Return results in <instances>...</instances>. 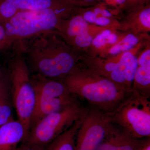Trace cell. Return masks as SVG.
Segmentation results:
<instances>
[{
	"label": "cell",
	"mask_w": 150,
	"mask_h": 150,
	"mask_svg": "<svg viewBox=\"0 0 150 150\" xmlns=\"http://www.w3.org/2000/svg\"><path fill=\"white\" fill-rule=\"evenodd\" d=\"M56 31H49L18 42L15 46L21 51L30 70L45 77L61 80L80 63L81 56Z\"/></svg>",
	"instance_id": "6da1fadb"
},
{
	"label": "cell",
	"mask_w": 150,
	"mask_h": 150,
	"mask_svg": "<svg viewBox=\"0 0 150 150\" xmlns=\"http://www.w3.org/2000/svg\"><path fill=\"white\" fill-rule=\"evenodd\" d=\"M81 101L106 113L112 112L131 94L129 91L92 71L81 63L62 79Z\"/></svg>",
	"instance_id": "7a4b0ae2"
},
{
	"label": "cell",
	"mask_w": 150,
	"mask_h": 150,
	"mask_svg": "<svg viewBox=\"0 0 150 150\" xmlns=\"http://www.w3.org/2000/svg\"><path fill=\"white\" fill-rule=\"evenodd\" d=\"M71 15L53 9L18 13L3 24L9 47L39 34L56 31L60 22Z\"/></svg>",
	"instance_id": "3957f363"
},
{
	"label": "cell",
	"mask_w": 150,
	"mask_h": 150,
	"mask_svg": "<svg viewBox=\"0 0 150 150\" xmlns=\"http://www.w3.org/2000/svg\"><path fill=\"white\" fill-rule=\"evenodd\" d=\"M15 50V54L11 59L7 71L11 96L18 120L23 125L28 135L35 108V91L30 71L24 56L18 48Z\"/></svg>",
	"instance_id": "277c9868"
},
{
	"label": "cell",
	"mask_w": 150,
	"mask_h": 150,
	"mask_svg": "<svg viewBox=\"0 0 150 150\" xmlns=\"http://www.w3.org/2000/svg\"><path fill=\"white\" fill-rule=\"evenodd\" d=\"M31 80L35 89V103L30 129L44 116L80 100L61 81L37 74L31 75Z\"/></svg>",
	"instance_id": "5b68a950"
},
{
	"label": "cell",
	"mask_w": 150,
	"mask_h": 150,
	"mask_svg": "<svg viewBox=\"0 0 150 150\" xmlns=\"http://www.w3.org/2000/svg\"><path fill=\"white\" fill-rule=\"evenodd\" d=\"M111 122L135 139L150 137V101L133 91L112 112L107 113Z\"/></svg>",
	"instance_id": "8992f818"
},
{
	"label": "cell",
	"mask_w": 150,
	"mask_h": 150,
	"mask_svg": "<svg viewBox=\"0 0 150 150\" xmlns=\"http://www.w3.org/2000/svg\"><path fill=\"white\" fill-rule=\"evenodd\" d=\"M88 107L79 100L62 110L44 116L31 127L22 143L46 146L81 117Z\"/></svg>",
	"instance_id": "52a82bcc"
},
{
	"label": "cell",
	"mask_w": 150,
	"mask_h": 150,
	"mask_svg": "<svg viewBox=\"0 0 150 150\" xmlns=\"http://www.w3.org/2000/svg\"><path fill=\"white\" fill-rule=\"evenodd\" d=\"M113 124L107 113L89 105L78 129L75 150H97Z\"/></svg>",
	"instance_id": "ba28073f"
},
{
	"label": "cell",
	"mask_w": 150,
	"mask_h": 150,
	"mask_svg": "<svg viewBox=\"0 0 150 150\" xmlns=\"http://www.w3.org/2000/svg\"><path fill=\"white\" fill-rule=\"evenodd\" d=\"M76 6L74 0H0V23L23 11L53 9L71 13Z\"/></svg>",
	"instance_id": "9c48e42d"
},
{
	"label": "cell",
	"mask_w": 150,
	"mask_h": 150,
	"mask_svg": "<svg viewBox=\"0 0 150 150\" xmlns=\"http://www.w3.org/2000/svg\"><path fill=\"white\" fill-rule=\"evenodd\" d=\"M126 11L127 13L125 19L120 22L121 30L136 34H145L149 32L150 3L131 8Z\"/></svg>",
	"instance_id": "30bf717a"
},
{
	"label": "cell",
	"mask_w": 150,
	"mask_h": 150,
	"mask_svg": "<svg viewBox=\"0 0 150 150\" xmlns=\"http://www.w3.org/2000/svg\"><path fill=\"white\" fill-rule=\"evenodd\" d=\"M143 140L133 138L112 124L97 150H138Z\"/></svg>",
	"instance_id": "8fae6325"
},
{
	"label": "cell",
	"mask_w": 150,
	"mask_h": 150,
	"mask_svg": "<svg viewBox=\"0 0 150 150\" xmlns=\"http://www.w3.org/2000/svg\"><path fill=\"white\" fill-rule=\"evenodd\" d=\"M133 91L150 98V49L148 44L138 57V67L134 76Z\"/></svg>",
	"instance_id": "7c38bea8"
},
{
	"label": "cell",
	"mask_w": 150,
	"mask_h": 150,
	"mask_svg": "<svg viewBox=\"0 0 150 150\" xmlns=\"http://www.w3.org/2000/svg\"><path fill=\"white\" fill-rule=\"evenodd\" d=\"M27 134L18 120L9 121L0 126V150H16Z\"/></svg>",
	"instance_id": "4fadbf2b"
},
{
	"label": "cell",
	"mask_w": 150,
	"mask_h": 150,
	"mask_svg": "<svg viewBox=\"0 0 150 150\" xmlns=\"http://www.w3.org/2000/svg\"><path fill=\"white\" fill-rule=\"evenodd\" d=\"M119 30L107 28L102 30L94 38L91 44L85 51L87 56L103 57L107 51L118 42L123 32Z\"/></svg>",
	"instance_id": "5bb4252c"
},
{
	"label": "cell",
	"mask_w": 150,
	"mask_h": 150,
	"mask_svg": "<svg viewBox=\"0 0 150 150\" xmlns=\"http://www.w3.org/2000/svg\"><path fill=\"white\" fill-rule=\"evenodd\" d=\"M86 112L69 129L47 145L46 150H75L76 136Z\"/></svg>",
	"instance_id": "9a60e30c"
},
{
	"label": "cell",
	"mask_w": 150,
	"mask_h": 150,
	"mask_svg": "<svg viewBox=\"0 0 150 150\" xmlns=\"http://www.w3.org/2000/svg\"><path fill=\"white\" fill-rule=\"evenodd\" d=\"M145 34H136L124 31L118 42L115 43L107 51L103 57H111L126 51H131L141 44L143 38L146 37Z\"/></svg>",
	"instance_id": "2e32d148"
},
{
	"label": "cell",
	"mask_w": 150,
	"mask_h": 150,
	"mask_svg": "<svg viewBox=\"0 0 150 150\" xmlns=\"http://www.w3.org/2000/svg\"><path fill=\"white\" fill-rule=\"evenodd\" d=\"M11 96L10 84L8 72L0 75V109L6 98Z\"/></svg>",
	"instance_id": "e0dca14e"
},
{
	"label": "cell",
	"mask_w": 150,
	"mask_h": 150,
	"mask_svg": "<svg viewBox=\"0 0 150 150\" xmlns=\"http://www.w3.org/2000/svg\"><path fill=\"white\" fill-rule=\"evenodd\" d=\"M11 97L6 99L0 109V126L13 120Z\"/></svg>",
	"instance_id": "ac0fdd59"
},
{
	"label": "cell",
	"mask_w": 150,
	"mask_h": 150,
	"mask_svg": "<svg viewBox=\"0 0 150 150\" xmlns=\"http://www.w3.org/2000/svg\"><path fill=\"white\" fill-rule=\"evenodd\" d=\"M108 7L119 14L127 8V0H101Z\"/></svg>",
	"instance_id": "d6986e66"
},
{
	"label": "cell",
	"mask_w": 150,
	"mask_h": 150,
	"mask_svg": "<svg viewBox=\"0 0 150 150\" xmlns=\"http://www.w3.org/2000/svg\"><path fill=\"white\" fill-rule=\"evenodd\" d=\"M9 48L8 42L4 27L0 23V50Z\"/></svg>",
	"instance_id": "ffe728a7"
},
{
	"label": "cell",
	"mask_w": 150,
	"mask_h": 150,
	"mask_svg": "<svg viewBox=\"0 0 150 150\" xmlns=\"http://www.w3.org/2000/svg\"><path fill=\"white\" fill-rule=\"evenodd\" d=\"M16 150H46V146L22 143Z\"/></svg>",
	"instance_id": "44dd1931"
},
{
	"label": "cell",
	"mask_w": 150,
	"mask_h": 150,
	"mask_svg": "<svg viewBox=\"0 0 150 150\" xmlns=\"http://www.w3.org/2000/svg\"><path fill=\"white\" fill-rule=\"evenodd\" d=\"M149 1L150 0H127V8L126 10L134 7L149 3Z\"/></svg>",
	"instance_id": "7402d4cb"
},
{
	"label": "cell",
	"mask_w": 150,
	"mask_h": 150,
	"mask_svg": "<svg viewBox=\"0 0 150 150\" xmlns=\"http://www.w3.org/2000/svg\"><path fill=\"white\" fill-rule=\"evenodd\" d=\"M138 150H150V137L144 139Z\"/></svg>",
	"instance_id": "603a6c76"
},
{
	"label": "cell",
	"mask_w": 150,
	"mask_h": 150,
	"mask_svg": "<svg viewBox=\"0 0 150 150\" xmlns=\"http://www.w3.org/2000/svg\"><path fill=\"white\" fill-rule=\"evenodd\" d=\"M1 71H0V75H1Z\"/></svg>",
	"instance_id": "cb8c5ba5"
}]
</instances>
